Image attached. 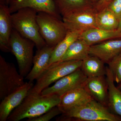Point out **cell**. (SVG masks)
Returning a JSON list of instances; mask_svg holds the SVG:
<instances>
[{
    "label": "cell",
    "mask_w": 121,
    "mask_h": 121,
    "mask_svg": "<svg viewBox=\"0 0 121 121\" xmlns=\"http://www.w3.org/2000/svg\"><path fill=\"white\" fill-rule=\"evenodd\" d=\"M105 76L87 78L85 86L94 99L108 107V85Z\"/></svg>",
    "instance_id": "obj_16"
},
{
    "label": "cell",
    "mask_w": 121,
    "mask_h": 121,
    "mask_svg": "<svg viewBox=\"0 0 121 121\" xmlns=\"http://www.w3.org/2000/svg\"><path fill=\"white\" fill-rule=\"evenodd\" d=\"M5 0V2H6L7 4L9 5V3H10V2H11L12 0Z\"/></svg>",
    "instance_id": "obj_30"
},
{
    "label": "cell",
    "mask_w": 121,
    "mask_h": 121,
    "mask_svg": "<svg viewBox=\"0 0 121 121\" xmlns=\"http://www.w3.org/2000/svg\"><path fill=\"white\" fill-rule=\"evenodd\" d=\"M61 97L56 95H43L29 92L21 104L12 112L9 121H19L24 118L37 117L59 105Z\"/></svg>",
    "instance_id": "obj_1"
},
{
    "label": "cell",
    "mask_w": 121,
    "mask_h": 121,
    "mask_svg": "<svg viewBox=\"0 0 121 121\" xmlns=\"http://www.w3.org/2000/svg\"><path fill=\"white\" fill-rule=\"evenodd\" d=\"M97 12L95 8L76 11L63 17V21L68 31L82 32L97 28L96 16Z\"/></svg>",
    "instance_id": "obj_8"
},
{
    "label": "cell",
    "mask_w": 121,
    "mask_h": 121,
    "mask_svg": "<svg viewBox=\"0 0 121 121\" xmlns=\"http://www.w3.org/2000/svg\"><path fill=\"white\" fill-rule=\"evenodd\" d=\"M113 0H99L95 5V8L97 12L102 11L107 8Z\"/></svg>",
    "instance_id": "obj_27"
},
{
    "label": "cell",
    "mask_w": 121,
    "mask_h": 121,
    "mask_svg": "<svg viewBox=\"0 0 121 121\" xmlns=\"http://www.w3.org/2000/svg\"><path fill=\"white\" fill-rule=\"evenodd\" d=\"M63 112L57 106L50 109L43 114L37 117L28 119V121H48L58 115L62 114Z\"/></svg>",
    "instance_id": "obj_25"
},
{
    "label": "cell",
    "mask_w": 121,
    "mask_h": 121,
    "mask_svg": "<svg viewBox=\"0 0 121 121\" xmlns=\"http://www.w3.org/2000/svg\"><path fill=\"white\" fill-rule=\"evenodd\" d=\"M9 7L12 14L20 9L29 8L37 13H46L60 19V14L53 0H12Z\"/></svg>",
    "instance_id": "obj_11"
},
{
    "label": "cell",
    "mask_w": 121,
    "mask_h": 121,
    "mask_svg": "<svg viewBox=\"0 0 121 121\" xmlns=\"http://www.w3.org/2000/svg\"><path fill=\"white\" fill-rule=\"evenodd\" d=\"M94 99L85 86L68 91L62 96L57 106L63 113Z\"/></svg>",
    "instance_id": "obj_12"
},
{
    "label": "cell",
    "mask_w": 121,
    "mask_h": 121,
    "mask_svg": "<svg viewBox=\"0 0 121 121\" xmlns=\"http://www.w3.org/2000/svg\"><path fill=\"white\" fill-rule=\"evenodd\" d=\"M79 38L91 46L109 40L121 39V32L117 29L107 30L92 28L82 32Z\"/></svg>",
    "instance_id": "obj_17"
},
{
    "label": "cell",
    "mask_w": 121,
    "mask_h": 121,
    "mask_svg": "<svg viewBox=\"0 0 121 121\" xmlns=\"http://www.w3.org/2000/svg\"><path fill=\"white\" fill-rule=\"evenodd\" d=\"M118 20L121 19V0H113L107 7Z\"/></svg>",
    "instance_id": "obj_26"
},
{
    "label": "cell",
    "mask_w": 121,
    "mask_h": 121,
    "mask_svg": "<svg viewBox=\"0 0 121 121\" xmlns=\"http://www.w3.org/2000/svg\"><path fill=\"white\" fill-rule=\"evenodd\" d=\"M60 14L63 17L80 10L95 8L90 0H53Z\"/></svg>",
    "instance_id": "obj_20"
},
{
    "label": "cell",
    "mask_w": 121,
    "mask_h": 121,
    "mask_svg": "<svg viewBox=\"0 0 121 121\" xmlns=\"http://www.w3.org/2000/svg\"><path fill=\"white\" fill-rule=\"evenodd\" d=\"M55 47L46 44L43 47L37 49L33 56V66L26 76V79L32 82L37 80L47 69Z\"/></svg>",
    "instance_id": "obj_14"
},
{
    "label": "cell",
    "mask_w": 121,
    "mask_h": 121,
    "mask_svg": "<svg viewBox=\"0 0 121 121\" xmlns=\"http://www.w3.org/2000/svg\"><path fill=\"white\" fill-rule=\"evenodd\" d=\"M90 0L95 5L99 1V0Z\"/></svg>",
    "instance_id": "obj_29"
},
{
    "label": "cell",
    "mask_w": 121,
    "mask_h": 121,
    "mask_svg": "<svg viewBox=\"0 0 121 121\" xmlns=\"http://www.w3.org/2000/svg\"><path fill=\"white\" fill-rule=\"evenodd\" d=\"M90 47L83 40L78 38L69 46L59 62L71 60L82 61L90 55Z\"/></svg>",
    "instance_id": "obj_19"
},
{
    "label": "cell",
    "mask_w": 121,
    "mask_h": 121,
    "mask_svg": "<svg viewBox=\"0 0 121 121\" xmlns=\"http://www.w3.org/2000/svg\"><path fill=\"white\" fill-rule=\"evenodd\" d=\"M34 86L29 81L17 90L1 100L0 104V121H6L12 112L20 105Z\"/></svg>",
    "instance_id": "obj_10"
},
{
    "label": "cell",
    "mask_w": 121,
    "mask_h": 121,
    "mask_svg": "<svg viewBox=\"0 0 121 121\" xmlns=\"http://www.w3.org/2000/svg\"><path fill=\"white\" fill-rule=\"evenodd\" d=\"M118 30H119V31L121 32V19L119 20V24H118Z\"/></svg>",
    "instance_id": "obj_28"
},
{
    "label": "cell",
    "mask_w": 121,
    "mask_h": 121,
    "mask_svg": "<svg viewBox=\"0 0 121 121\" xmlns=\"http://www.w3.org/2000/svg\"><path fill=\"white\" fill-rule=\"evenodd\" d=\"M25 83L23 76L17 72L14 64L0 55V99L17 90Z\"/></svg>",
    "instance_id": "obj_7"
},
{
    "label": "cell",
    "mask_w": 121,
    "mask_h": 121,
    "mask_svg": "<svg viewBox=\"0 0 121 121\" xmlns=\"http://www.w3.org/2000/svg\"><path fill=\"white\" fill-rule=\"evenodd\" d=\"M87 79L80 68L59 79L52 86L44 89L41 94L44 95H56L61 97L70 91L84 86Z\"/></svg>",
    "instance_id": "obj_9"
},
{
    "label": "cell",
    "mask_w": 121,
    "mask_h": 121,
    "mask_svg": "<svg viewBox=\"0 0 121 121\" xmlns=\"http://www.w3.org/2000/svg\"><path fill=\"white\" fill-rule=\"evenodd\" d=\"M57 121H121V117L95 99L63 113Z\"/></svg>",
    "instance_id": "obj_2"
},
{
    "label": "cell",
    "mask_w": 121,
    "mask_h": 121,
    "mask_svg": "<svg viewBox=\"0 0 121 121\" xmlns=\"http://www.w3.org/2000/svg\"><path fill=\"white\" fill-rule=\"evenodd\" d=\"M82 33L78 31H68L65 38L55 47L49 61L48 67L52 64L60 61L69 46L79 38Z\"/></svg>",
    "instance_id": "obj_22"
},
{
    "label": "cell",
    "mask_w": 121,
    "mask_h": 121,
    "mask_svg": "<svg viewBox=\"0 0 121 121\" xmlns=\"http://www.w3.org/2000/svg\"><path fill=\"white\" fill-rule=\"evenodd\" d=\"M121 91V82L119 83V84L117 87Z\"/></svg>",
    "instance_id": "obj_31"
},
{
    "label": "cell",
    "mask_w": 121,
    "mask_h": 121,
    "mask_svg": "<svg viewBox=\"0 0 121 121\" xmlns=\"http://www.w3.org/2000/svg\"><path fill=\"white\" fill-rule=\"evenodd\" d=\"M107 64L112 73L114 82L120 83L121 82V52Z\"/></svg>",
    "instance_id": "obj_24"
},
{
    "label": "cell",
    "mask_w": 121,
    "mask_h": 121,
    "mask_svg": "<svg viewBox=\"0 0 121 121\" xmlns=\"http://www.w3.org/2000/svg\"><path fill=\"white\" fill-rule=\"evenodd\" d=\"M82 63V60H71L52 64L37 79L29 92L41 94L51 84L81 68Z\"/></svg>",
    "instance_id": "obj_4"
},
{
    "label": "cell",
    "mask_w": 121,
    "mask_h": 121,
    "mask_svg": "<svg viewBox=\"0 0 121 121\" xmlns=\"http://www.w3.org/2000/svg\"><path fill=\"white\" fill-rule=\"evenodd\" d=\"M104 64L97 56L90 55L82 60L80 69L87 78L106 76V67Z\"/></svg>",
    "instance_id": "obj_21"
},
{
    "label": "cell",
    "mask_w": 121,
    "mask_h": 121,
    "mask_svg": "<svg viewBox=\"0 0 121 121\" xmlns=\"http://www.w3.org/2000/svg\"><path fill=\"white\" fill-rule=\"evenodd\" d=\"M38 13L29 8L20 9L11 15L13 28L22 36L35 43L37 49L47 44L41 36L37 21Z\"/></svg>",
    "instance_id": "obj_3"
},
{
    "label": "cell",
    "mask_w": 121,
    "mask_h": 121,
    "mask_svg": "<svg viewBox=\"0 0 121 121\" xmlns=\"http://www.w3.org/2000/svg\"><path fill=\"white\" fill-rule=\"evenodd\" d=\"M119 20L107 8L97 12L96 16L97 28L107 30H117Z\"/></svg>",
    "instance_id": "obj_23"
},
{
    "label": "cell",
    "mask_w": 121,
    "mask_h": 121,
    "mask_svg": "<svg viewBox=\"0 0 121 121\" xmlns=\"http://www.w3.org/2000/svg\"><path fill=\"white\" fill-rule=\"evenodd\" d=\"M12 13L5 0H0V49L3 52H11L9 39L12 30Z\"/></svg>",
    "instance_id": "obj_13"
},
{
    "label": "cell",
    "mask_w": 121,
    "mask_h": 121,
    "mask_svg": "<svg viewBox=\"0 0 121 121\" xmlns=\"http://www.w3.org/2000/svg\"><path fill=\"white\" fill-rule=\"evenodd\" d=\"M106 71L108 107L111 112L121 117V91L115 86L112 73L108 66L106 67Z\"/></svg>",
    "instance_id": "obj_18"
},
{
    "label": "cell",
    "mask_w": 121,
    "mask_h": 121,
    "mask_svg": "<svg viewBox=\"0 0 121 121\" xmlns=\"http://www.w3.org/2000/svg\"><path fill=\"white\" fill-rule=\"evenodd\" d=\"M121 52V39H112L91 46L90 55L108 64Z\"/></svg>",
    "instance_id": "obj_15"
},
{
    "label": "cell",
    "mask_w": 121,
    "mask_h": 121,
    "mask_svg": "<svg viewBox=\"0 0 121 121\" xmlns=\"http://www.w3.org/2000/svg\"><path fill=\"white\" fill-rule=\"evenodd\" d=\"M39 32L47 44L56 46L65 38L68 30L63 21L46 13H37Z\"/></svg>",
    "instance_id": "obj_6"
},
{
    "label": "cell",
    "mask_w": 121,
    "mask_h": 121,
    "mask_svg": "<svg viewBox=\"0 0 121 121\" xmlns=\"http://www.w3.org/2000/svg\"><path fill=\"white\" fill-rule=\"evenodd\" d=\"M9 43L11 52L17 60L19 73L24 77L26 76L31 70L33 64L35 43L23 37L13 28Z\"/></svg>",
    "instance_id": "obj_5"
}]
</instances>
